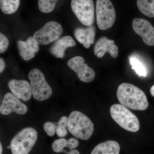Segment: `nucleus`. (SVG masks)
<instances>
[{
	"label": "nucleus",
	"instance_id": "1",
	"mask_svg": "<svg viewBox=\"0 0 154 154\" xmlns=\"http://www.w3.org/2000/svg\"><path fill=\"white\" fill-rule=\"evenodd\" d=\"M116 96L121 105L129 109L144 110L149 106L145 94L136 86L124 83L119 86Z\"/></svg>",
	"mask_w": 154,
	"mask_h": 154
},
{
	"label": "nucleus",
	"instance_id": "16",
	"mask_svg": "<svg viewBox=\"0 0 154 154\" xmlns=\"http://www.w3.org/2000/svg\"><path fill=\"white\" fill-rule=\"evenodd\" d=\"M75 38L86 48H89L94 44L96 35V29L93 25L86 28H77L75 29Z\"/></svg>",
	"mask_w": 154,
	"mask_h": 154
},
{
	"label": "nucleus",
	"instance_id": "7",
	"mask_svg": "<svg viewBox=\"0 0 154 154\" xmlns=\"http://www.w3.org/2000/svg\"><path fill=\"white\" fill-rule=\"evenodd\" d=\"M72 11L82 24L87 26L93 25L95 8L93 0H72Z\"/></svg>",
	"mask_w": 154,
	"mask_h": 154
},
{
	"label": "nucleus",
	"instance_id": "18",
	"mask_svg": "<svg viewBox=\"0 0 154 154\" xmlns=\"http://www.w3.org/2000/svg\"><path fill=\"white\" fill-rule=\"evenodd\" d=\"M137 5L143 15L149 18H154V0H137Z\"/></svg>",
	"mask_w": 154,
	"mask_h": 154
},
{
	"label": "nucleus",
	"instance_id": "26",
	"mask_svg": "<svg viewBox=\"0 0 154 154\" xmlns=\"http://www.w3.org/2000/svg\"><path fill=\"white\" fill-rule=\"evenodd\" d=\"M68 120V118L66 116H63L61 117L60 119L56 124L57 125L66 127L67 126Z\"/></svg>",
	"mask_w": 154,
	"mask_h": 154
},
{
	"label": "nucleus",
	"instance_id": "24",
	"mask_svg": "<svg viewBox=\"0 0 154 154\" xmlns=\"http://www.w3.org/2000/svg\"><path fill=\"white\" fill-rule=\"evenodd\" d=\"M56 133L58 136L60 137H63L67 134V131L65 127L57 125Z\"/></svg>",
	"mask_w": 154,
	"mask_h": 154
},
{
	"label": "nucleus",
	"instance_id": "8",
	"mask_svg": "<svg viewBox=\"0 0 154 154\" xmlns=\"http://www.w3.org/2000/svg\"><path fill=\"white\" fill-rule=\"evenodd\" d=\"M61 25L55 21H50L35 32L33 38L41 45H47L56 41L63 33Z\"/></svg>",
	"mask_w": 154,
	"mask_h": 154
},
{
	"label": "nucleus",
	"instance_id": "20",
	"mask_svg": "<svg viewBox=\"0 0 154 154\" xmlns=\"http://www.w3.org/2000/svg\"><path fill=\"white\" fill-rule=\"evenodd\" d=\"M58 0H38L39 11L43 13H51L54 10Z\"/></svg>",
	"mask_w": 154,
	"mask_h": 154
},
{
	"label": "nucleus",
	"instance_id": "2",
	"mask_svg": "<svg viewBox=\"0 0 154 154\" xmlns=\"http://www.w3.org/2000/svg\"><path fill=\"white\" fill-rule=\"evenodd\" d=\"M67 128L75 137L87 140L94 132V124L87 116L79 111H72L69 115Z\"/></svg>",
	"mask_w": 154,
	"mask_h": 154
},
{
	"label": "nucleus",
	"instance_id": "11",
	"mask_svg": "<svg viewBox=\"0 0 154 154\" xmlns=\"http://www.w3.org/2000/svg\"><path fill=\"white\" fill-rule=\"evenodd\" d=\"M132 28L146 45L154 46V28L147 20L142 18L134 19L132 22Z\"/></svg>",
	"mask_w": 154,
	"mask_h": 154
},
{
	"label": "nucleus",
	"instance_id": "29",
	"mask_svg": "<svg viewBox=\"0 0 154 154\" xmlns=\"http://www.w3.org/2000/svg\"><path fill=\"white\" fill-rule=\"evenodd\" d=\"M0 149H1V150H0V154H2V151H3V148L2 146V143H0Z\"/></svg>",
	"mask_w": 154,
	"mask_h": 154
},
{
	"label": "nucleus",
	"instance_id": "5",
	"mask_svg": "<svg viewBox=\"0 0 154 154\" xmlns=\"http://www.w3.org/2000/svg\"><path fill=\"white\" fill-rule=\"evenodd\" d=\"M32 95L37 101L48 99L52 94L51 87L45 80L44 74L37 69H33L28 74Z\"/></svg>",
	"mask_w": 154,
	"mask_h": 154
},
{
	"label": "nucleus",
	"instance_id": "27",
	"mask_svg": "<svg viewBox=\"0 0 154 154\" xmlns=\"http://www.w3.org/2000/svg\"><path fill=\"white\" fill-rule=\"evenodd\" d=\"M5 61L2 58H1L0 59V73H2L5 68Z\"/></svg>",
	"mask_w": 154,
	"mask_h": 154
},
{
	"label": "nucleus",
	"instance_id": "3",
	"mask_svg": "<svg viewBox=\"0 0 154 154\" xmlns=\"http://www.w3.org/2000/svg\"><path fill=\"white\" fill-rule=\"evenodd\" d=\"M38 134L33 128H23L11 141L10 148L12 154H28L36 143Z\"/></svg>",
	"mask_w": 154,
	"mask_h": 154
},
{
	"label": "nucleus",
	"instance_id": "14",
	"mask_svg": "<svg viewBox=\"0 0 154 154\" xmlns=\"http://www.w3.org/2000/svg\"><path fill=\"white\" fill-rule=\"evenodd\" d=\"M17 46L19 55L24 60L28 61L33 58L39 51V45L32 36L26 41L18 40Z\"/></svg>",
	"mask_w": 154,
	"mask_h": 154
},
{
	"label": "nucleus",
	"instance_id": "9",
	"mask_svg": "<svg viewBox=\"0 0 154 154\" xmlns=\"http://www.w3.org/2000/svg\"><path fill=\"white\" fill-rule=\"evenodd\" d=\"M67 65L84 82H91L95 79L96 74L94 69L85 63V59L82 57L75 56L72 58L67 62Z\"/></svg>",
	"mask_w": 154,
	"mask_h": 154
},
{
	"label": "nucleus",
	"instance_id": "4",
	"mask_svg": "<svg viewBox=\"0 0 154 154\" xmlns=\"http://www.w3.org/2000/svg\"><path fill=\"white\" fill-rule=\"evenodd\" d=\"M110 114L114 121L123 129L131 132L138 131L140 122L136 116L127 107L114 104L110 108Z\"/></svg>",
	"mask_w": 154,
	"mask_h": 154
},
{
	"label": "nucleus",
	"instance_id": "12",
	"mask_svg": "<svg viewBox=\"0 0 154 154\" xmlns=\"http://www.w3.org/2000/svg\"><path fill=\"white\" fill-rule=\"evenodd\" d=\"M8 86L12 94L18 99L26 102L31 99L32 92L28 81L13 79L9 81Z\"/></svg>",
	"mask_w": 154,
	"mask_h": 154
},
{
	"label": "nucleus",
	"instance_id": "10",
	"mask_svg": "<svg viewBox=\"0 0 154 154\" xmlns=\"http://www.w3.org/2000/svg\"><path fill=\"white\" fill-rule=\"evenodd\" d=\"M27 106L20 102L14 94L8 93L3 98L0 107V112L4 115H8L13 112L19 115H24L28 112Z\"/></svg>",
	"mask_w": 154,
	"mask_h": 154
},
{
	"label": "nucleus",
	"instance_id": "15",
	"mask_svg": "<svg viewBox=\"0 0 154 154\" xmlns=\"http://www.w3.org/2000/svg\"><path fill=\"white\" fill-rule=\"evenodd\" d=\"M76 42L71 36H66L55 41L50 48V52L54 56L63 58L67 48L75 46Z\"/></svg>",
	"mask_w": 154,
	"mask_h": 154
},
{
	"label": "nucleus",
	"instance_id": "19",
	"mask_svg": "<svg viewBox=\"0 0 154 154\" xmlns=\"http://www.w3.org/2000/svg\"><path fill=\"white\" fill-rule=\"evenodd\" d=\"M20 3V0H0V8L4 14H12L17 12Z\"/></svg>",
	"mask_w": 154,
	"mask_h": 154
},
{
	"label": "nucleus",
	"instance_id": "28",
	"mask_svg": "<svg viewBox=\"0 0 154 154\" xmlns=\"http://www.w3.org/2000/svg\"><path fill=\"white\" fill-rule=\"evenodd\" d=\"M150 93L151 95L154 97V85L152 86L150 89Z\"/></svg>",
	"mask_w": 154,
	"mask_h": 154
},
{
	"label": "nucleus",
	"instance_id": "22",
	"mask_svg": "<svg viewBox=\"0 0 154 154\" xmlns=\"http://www.w3.org/2000/svg\"><path fill=\"white\" fill-rule=\"evenodd\" d=\"M56 126V123H53L51 122H47L43 125V129L48 136L52 137L55 134Z\"/></svg>",
	"mask_w": 154,
	"mask_h": 154
},
{
	"label": "nucleus",
	"instance_id": "6",
	"mask_svg": "<svg viewBox=\"0 0 154 154\" xmlns=\"http://www.w3.org/2000/svg\"><path fill=\"white\" fill-rule=\"evenodd\" d=\"M96 16L97 25L100 30H107L113 26L116 15L110 0L96 1Z\"/></svg>",
	"mask_w": 154,
	"mask_h": 154
},
{
	"label": "nucleus",
	"instance_id": "21",
	"mask_svg": "<svg viewBox=\"0 0 154 154\" xmlns=\"http://www.w3.org/2000/svg\"><path fill=\"white\" fill-rule=\"evenodd\" d=\"M130 63L132 66V69L134 70L139 76L144 77L146 76V69L140 61L135 57H131L130 58Z\"/></svg>",
	"mask_w": 154,
	"mask_h": 154
},
{
	"label": "nucleus",
	"instance_id": "23",
	"mask_svg": "<svg viewBox=\"0 0 154 154\" xmlns=\"http://www.w3.org/2000/svg\"><path fill=\"white\" fill-rule=\"evenodd\" d=\"M9 42L8 38L2 33H0V53L1 54L5 52L8 49Z\"/></svg>",
	"mask_w": 154,
	"mask_h": 154
},
{
	"label": "nucleus",
	"instance_id": "25",
	"mask_svg": "<svg viewBox=\"0 0 154 154\" xmlns=\"http://www.w3.org/2000/svg\"><path fill=\"white\" fill-rule=\"evenodd\" d=\"M79 141L76 139L71 138L67 140L66 147L68 148L70 150L73 149L79 146Z\"/></svg>",
	"mask_w": 154,
	"mask_h": 154
},
{
	"label": "nucleus",
	"instance_id": "13",
	"mask_svg": "<svg viewBox=\"0 0 154 154\" xmlns=\"http://www.w3.org/2000/svg\"><path fill=\"white\" fill-rule=\"evenodd\" d=\"M118 46L115 44V42L107 37L99 38L94 48V55L98 58H102L106 53H108L112 57L115 58L118 56Z\"/></svg>",
	"mask_w": 154,
	"mask_h": 154
},
{
	"label": "nucleus",
	"instance_id": "17",
	"mask_svg": "<svg viewBox=\"0 0 154 154\" xmlns=\"http://www.w3.org/2000/svg\"><path fill=\"white\" fill-rule=\"evenodd\" d=\"M120 149L117 142L107 140L96 146L91 154H119Z\"/></svg>",
	"mask_w": 154,
	"mask_h": 154
}]
</instances>
